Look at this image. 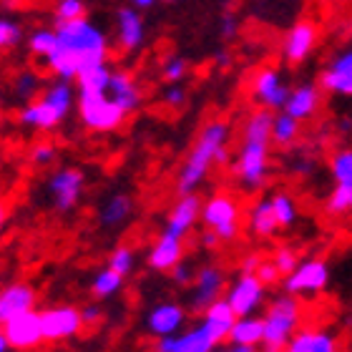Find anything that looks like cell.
I'll use <instances>...</instances> for the list:
<instances>
[{"label":"cell","instance_id":"cell-47","mask_svg":"<svg viewBox=\"0 0 352 352\" xmlns=\"http://www.w3.org/2000/svg\"><path fill=\"white\" fill-rule=\"evenodd\" d=\"M219 36L224 38V41H234V38L239 36V23H236V18L232 13H227L224 18H221V23H219Z\"/></svg>","mask_w":352,"mask_h":352},{"label":"cell","instance_id":"cell-49","mask_svg":"<svg viewBox=\"0 0 352 352\" xmlns=\"http://www.w3.org/2000/svg\"><path fill=\"white\" fill-rule=\"evenodd\" d=\"M219 242H221V236L214 232V229H206L204 227V232L199 234V244L204 247V250H217L219 247Z\"/></svg>","mask_w":352,"mask_h":352},{"label":"cell","instance_id":"cell-2","mask_svg":"<svg viewBox=\"0 0 352 352\" xmlns=\"http://www.w3.org/2000/svg\"><path fill=\"white\" fill-rule=\"evenodd\" d=\"M229 141H232V126L227 121H219V118L206 121L201 126L191 151L186 154L179 171H176V194L197 191L217 164H227Z\"/></svg>","mask_w":352,"mask_h":352},{"label":"cell","instance_id":"cell-33","mask_svg":"<svg viewBox=\"0 0 352 352\" xmlns=\"http://www.w3.org/2000/svg\"><path fill=\"white\" fill-rule=\"evenodd\" d=\"M270 199H272V209H274L279 229L294 227V221H297V217H300V209H297L294 197H289L287 191H277V194H272Z\"/></svg>","mask_w":352,"mask_h":352},{"label":"cell","instance_id":"cell-9","mask_svg":"<svg viewBox=\"0 0 352 352\" xmlns=\"http://www.w3.org/2000/svg\"><path fill=\"white\" fill-rule=\"evenodd\" d=\"M330 285V267L324 259L309 257L302 259L289 274H285V292L297 294V297H309V294H320L324 287Z\"/></svg>","mask_w":352,"mask_h":352},{"label":"cell","instance_id":"cell-25","mask_svg":"<svg viewBox=\"0 0 352 352\" xmlns=\"http://www.w3.org/2000/svg\"><path fill=\"white\" fill-rule=\"evenodd\" d=\"M131 217H133V199L129 194H124V191H116V194L106 197L103 204L98 206V224L106 229L124 227Z\"/></svg>","mask_w":352,"mask_h":352},{"label":"cell","instance_id":"cell-50","mask_svg":"<svg viewBox=\"0 0 352 352\" xmlns=\"http://www.w3.org/2000/svg\"><path fill=\"white\" fill-rule=\"evenodd\" d=\"M259 262H262V257L259 254H247V257H242V272H257Z\"/></svg>","mask_w":352,"mask_h":352},{"label":"cell","instance_id":"cell-15","mask_svg":"<svg viewBox=\"0 0 352 352\" xmlns=\"http://www.w3.org/2000/svg\"><path fill=\"white\" fill-rule=\"evenodd\" d=\"M224 285H227V279H224V272L221 267L217 264H204V267H199L197 270V277H194V289H191V307L197 309V312H204L212 302H217L219 297H224Z\"/></svg>","mask_w":352,"mask_h":352},{"label":"cell","instance_id":"cell-11","mask_svg":"<svg viewBox=\"0 0 352 352\" xmlns=\"http://www.w3.org/2000/svg\"><path fill=\"white\" fill-rule=\"evenodd\" d=\"M224 297H227V302L236 312V317L257 315L259 307H262L264 300H267V285H264L254 272H242V274L229 285Z\"/></svg>","mask_w":352,"mask_h":352},{"label":"cell","instance_id":"cell-18","mask_svg":"<svg viewBox=\"0 0 352 352\" xmlns=\"http://www.w3.org/2000/svg\"><path fill=\"white\" fill-rule=\"evenodd\" d=\"M214 347H217V340L201 322L186 327V330H179L169 338L156 340L159 352H212Z\"/></svg>","mask_w":352,"mask_h":352},{"label":"cell","instance_id":"cell-10","mask_svg":"<svg viewBox=\"0 0 352 352\" xmlns=\"http://www.w3.org/2000/svg\"><path fill=\"white\" fill-rule=\"evenodd\" d=\"M41 324H43L45 342H68L81 335L86 327L81 309L74 305H58V307L41 309Z\"/></svg>","mask_w":352,"mask_h":352},{"label":"cell","instance_id":"cell-3","mask_svg":"<svg viewBox=\"0 0 352 352\" xmlns=\"http://www.w3.org/2000/svg\"><path fill=\"white\" fill-rule=\"evenodd\" d=\"M76 101H78V91L74 88V81L56 78L41 91L38 98L23 103L18 111V124L30 131H53L71 116Z\"/></svg>","mask_w":352,"mask_h":352},{"label":"cell","instance_id":"cell-8","mask_svg":"<svg viewBox=\"0 0 352 352\" xmlns=\"http://www.w3.org/2000/svg\"><path fill=\"white\" fill-rule=\"evenodd\" d=\"M201 224L214 229L221 236V242H234L242 227V209L232 194L217 191L201 201Z\"/></svg>","mask_w":352,"mask_h":352},{"label":"cell","instance_id":"cell-24","mask_svg":"<svg viewBox=\"0 0 352 352\" xmlns=\"http://www.w3.org/2000/svg\"><path fill=\"white\" fill-rule=\"evenodd\" d=\"M236 322V312L232 309V305L227 302V297H219L217 302H212L209 307L201 312V324L212 332V338L217 340V345L227 342L229 332Z\"/></svg>","mask_w":352,"mask_h":352},{"label":"cell","instance_id":"cell-5","mask_svg":"<svg viewBox=\"0 0 352 352\" xmlns=\"http://www.w3.org/2000/svg\"><path fill=\"white\" fill-rule=\"evenodd\" d=\"M76 106H78V118H81V124L94 133L116 131L118 126L131 116V113L111 96L109 88H106V91L78 88V101H76Z\"/></svg>","mask_w":352,"mask_h":352},{"label":"cell","instance_id":"cell-20","mask_svg":"<svg viewBox=\"0 0 352 352\" xmlns=\"http://www.w3.org/2000/svg\"><path fill=\"white\" fill-rule=\"evenodd\" d=\"M320 88L335 96H352V48L340 51L324 66L320 76Z\"/></svg>","mask_w":352,"mask_h":352},{"label":"cell","instance_id":"cell-54","mask_svg":"<svg viewBox=\"0 0 352 352\" xmlns=\"http://www.w3.org/2000/svg\"><path fill=\"white\" fill-rule=\"evenodd\" d=\"M8 219V209H6V201L0 199V232H3V224H6Z\"/></svg>","mask_w":352,"mask_h":352},{"label":"cell","instance_id":"cell-29","mask_svg":"<svg viewBox=\"0 0 352 352\" xmlns=\"http://www.w3.org/2000/svg\"><path fill=\"white\" fill-rule=\"evenodd\" d=\"M264 340V320L257 315L236 317L234 327L229 332V345H250L259 347Z\"/></svg>","mask_w":352,"mask_h":352},{"label":"cell","instance_id":"cell-48","mask_svg":"<svg viewBox=\"0 0 352 352\" xmlns=\"http://www.w3.org/2000/svg\"><path fill=\"white\" fill-rule=\"evenodd\" d=\"M101 305H83L81 307V317H83V324L86 327H94V324L101 322Z\"/></svg>","mask_w":352,"mask_h":352},{"label":"cell","instance_id":"cell-57","mask_svg":"<svg viewBox=\"0 0 352 352\" xmlns=\"http://www.w3.org/2000/svg\"><path fill=\"white\" fill-rule=\"evenodd\" d=\"M169 3H174V0H169Z\"/></svg>","mask_w":352,"mask_h":352},{"label":"cell","instance_id":"cell-31","mask_svg":"<svg viewBox=\"0 0 352 352\" xmlns=\"http://www.w3.org/2000/svg\"><path fill=\"white\" fill-rule=\"evenodd\" d=\"M302 121L289 116L287 111H274V121H272V144L279 148H289L300 139Z\"/></svg>","mask_w":352,"mask_h":352},{"label":"cell","instance_id":"cell-28","mask_svg":"<svg viewBox=\"0 0 352 352\" xmlns=\"http://www.w3.org/2000/svg\"><path fill=\"white\" fill-rule=\"evenodd\" d=\"M338 338L324 330H297L289 340L287 350L289 352H335L338 350Z\"/></svg>","mask_w":352,"mask_h":352},{"label":"cell","instance_id":"cell-6","mask_svg":"<svg viewBox=\"0 0 352 352\" xmlns=\"http://www.w3.org/2000/svg\"><path fill=\"white\" fill-rule=\"evenodd\" d=\"M270 141H250L242 139V146L234 159V176L247 191H259L270 179L272 156Z\"/></svg>","mask_w":352,"mask_h":352},{"label":"cell","instance_id":"cell-19","mask_svg":"<svg viewBox=\"0 0 352 352\" xmlns=\"http://www.w3.org/2000/svg\"><path fill=\"white\" fill-rule=\"evenodd\" d=\"M199 219H201V199H199L197 191L179 194L176 204L171 206L169 217H166L164 229H169L176 236H186L199 224Z\"/></svg>","mask_w":352,"mask_h":352},{"label":"cell","instance_id":"cell-41","mask_svg":"<svg viewBox=\"0 0 352 352\" xmlns=\"http://www.w3.org/2000/svg\"><path fill=\"white\" fill-rule=\"evenodd\" d=\"M86 0H58L53 8V15H56V23L76 21V18L86 15Z\"/></svg>","mask_w":352,"mask_h":352},{"label":"cell","instance_id":"cell-38","mask_svg":"<svg viewBox=\"0 0 352 352\" xmlns=\"http://www.w3.org/2000/svg\"><path fill=\"white\" fill-rule=\"evenodd\" d=\"M18 43H23L21 23L8 18V15H0V51H10Z\"/></svg>","mask_w":352,"mask_h":352},{"label":"cell","instance_id":"cell-1","mask_svg":"<svg viewBox=\"0 0 352 352\" xmlns=\"http://www.w3.org/2000/svg\"><path fill=\"white\" fill-rule=\"evenodd\" d=\"M58 43L45 60V68L56 78L76 81L91 66L106 63L111 53L109 38L88 15L58 23Z\"/></svg>","mask_w":352,"mask_h":352},{"label":"cell","instance_id":"cell-37","mask_svg":"<svg viewBox=\"0 0 352 352\" xmlns=\"http://www.w3.org/2000/svg\"><path fill=\"white\" fill-rule=\"evenodd\" d=\"M352 209V186H342L335 184V189L330 191V197L324 201V212L330 217H342Z\"/></svg>","mask_w":352,"mask_h":352},{"label":"cell","instance_id":"cell-42","mask_svg":"<svg viewBox=\"0 0 352 352\" xmlns=\"http://www.w3.org/2000/svg\"><path fill=\"white\" fill-rule=\"evenodd\" d=\"M28 159L33 166L43 169V166H51V164L58 159V148H56L53 141H41V144H36V146L30 148Z\"/></svg>","mask_w":352,"mask_h":352},{"label":"cell","instance_id":"cell-36","mask_svg":"<svg viewBox=\"0 0 352 352\" xmlns=\"http://www.w3.org/2000/svg\"><path fill=\"white\" fill-rule=\"evenodd\" d=\"M330 174L335 184L352 186V148H340L330 159Z\"/></svg>","mask_w":352,"mask_h":352},{"label":"cell","instance_id":"cell-30","mask_svg":"<svg viewBox=\"0 0 352 352\" xmlns=\"http://www.w3.org/2000/svg\"><path fill=\"white\" fill-rule=\"evenodd\" d=\"M272 121H274V111L257 106L242 124V139L250 141H270L272 144Z\"/></svg>","mask_w":352,"mask_h":352},{"label":"cell","instance_id":"cell-14","mask_svg":"<svg viewBox=\"0 0 352 352\" xmlns=\"http://www.w3.org/2000/svg\"><path fill=\"white\" fill-rule=\"evenodd\" d=\"M3 330H6V338L10 342V350H33L41 342H45L41 312H36V309H28V312L10 317L3 324Z\"/></svg>","mask_w":352,"mask_h":352},{"label":"cell","instance_id":"cell-35","mask_svg":"<svg viewBox=\"0 0 352 352\" xmlns=\"http://www.w3.org/2000/svg\"><path fill=\"white\" fill-rule=\"evenodd\" d=\"M41 91H43V78L36 71H21L13 83V96L21 103H28L33 98H38Z\"/></svg>","mask_w":352,"mask_h":352},{"label":"cell","instance_id":"cell-13","mask_svg":"<svg viewBox=\"0 0 352 352\" xmlns=\"http://www.w3.org/2000/svg\"><path fill=\"white\" fill-rule=\"evenodd\" d=\"M184 324H186V309H184V305H179L174 300L159 302L144 317V330L154 340L176 335L179 330H184Z\"/></svg>","mask_w":352,"mask_h":352},{"label":"cell","instance_id":"cell-22","mask_svg":"<svg viewBox=\"0 0 352 352\" xmlns=\"http://www.w3.org/2000/svg\"><path fill=\"white\" fill-rule=\"evenodd\" d=\"M182 259H184V236L171 234L169 229H164L162 234L156 236L154 247L146 254L148 270L154 272H171V267L179 264Z\"/></svg>","mask_w":352,"mask_h":352},{"label":"cell","instance_id":"cell-12","mask_svg":"<svg viewBox=\"0 0 352 352\" xmlns=\"http://www.w3.org/2000/svg\"><path fill=\"white\" fill-rule=\"evenodd\" d=\"M289 91H292V88L285 81V76L272 66L259 68L257 74H254V78H252V98H254L259 106H264V109L282 111L287 98H289Z\"/></svg>","mask_w":352,"mask_h":352},{"label":"cell","instance_id":"cell-55","mask_svg":"<svg viewBox=\"0 0 352 352\" xmlns=\"http://www.w3.org/2000/svg\"><path fill=\"white\" fill-rule=\"evenodd\" d=\"M229 350H232V352H254L257 347H250V345H229Z\"/></svg>","mask_w":352,"mask_h":352},{"label":"cell","instance_id":"cell-43","mask_svg":"<svg viewBox=\"0 0 352 352\" xmlns=\"http://www.w3.org/2000/svg\"><path fill=\"white\" fill-rule=\"evenodd\" d=\"M272 262L277 264V270L282 272V277L285 274H289V272L300 264V257H297V252L289 250V247H279L277 252H274V257H272Z\"/></svg>","mask_w":352,"mask_h":352},{"label":"cell","instance_id":"cell-27","mask_svg":"<svg viewBox=\"0 0 352 352\" xmlns=\"http://www.w3.org/2000/svg\"><path fill=\"white\" fill-rule=\"evenodd\" d=\"M247 227L259 239H270V236L277 234L279 224H277V217H274V209H272L270 197H262L252 204L250 217H247Z\"/></svg>","mask_w":352,"mask_h":352},{"label":"cell","instance_id":"cell-16","mask_svg":"<svg viewBox=\"0 0 352 352\" xmlns=\"http://www.w3.org/2000/svg\"><path fill=\"white\" fill-rule=\"evenodd\" d=\"M317 25L312 21H300L294 23L292 28L287 30L285 41H282V58L289 66H300L312 56L317 45Z\"/></svg>","mask_w":352,"mask_h":352},{"label":"cell","instance_id":"cell-34","mask_svg":"<svg viewBox=\"0 0 352 352\" xmlns=\"http://www.w3.org/2000/svg\"><path fill=\"white\" fill-rule=\"evenodd\" d=\"M56 43H58V30L53 28H36L25 41L30 56H36V58H48L53 48H56Z\"/></svg>","mask_w":352,"mask_h":352},{"label":"cell","instance_id":"cell-7","mask_svg":"<svg viewBox=\"0 0 352 352\" xmlns=\"http://www.w3.org/2000/svg\"><path fill=\"white\" fill-rule=\"evenodd\" d=\"M86 191V174L78 166H60L45 179V199L53 212L71 214L78 209Z\"/></svg>","mask_w":352,"mask_h":352},{"label":"cell","instance_id":"cell-53","mask_svg":"<svg viewBox=\"0 0 352 352\" xmlns=\"http://www.w3.org/2000/svg\"><path fill=\"white\" fill-rule=\"evenodd\" d=\"M10 350V342L6 338V330H3V324H0V352H8Z\"/></svg>","mask_w":352,"mask_h":352},{"label":"cell","instance_id":"cell-21","mask_svg":"<svg viewBox=\"0 0 352 352\" xmlns=\"http://www.w3.org/2000/svg\"><path fill=\"white\" fill-rule=\"evenodd\" d=\"M38 292L28 282H13L0 289V324H6L10 317L36 309Z\"/></svg>","mask_w":352,"mask_h":352},{"label":"cell","instance_id":"cell-58","mask_svg":"<svg viewBox=\"0 0 352 352\" xmlns=\"http://www.w3.org/2000/svg\"><path fill=\"white\" fill-rule=\"evenodd\" d=\"M350 212H352V209H350Z\"/></svg>","mask_w":352,"mask_h":352},{"label":"cell","instance_id":"cell-39","mask_svg":"<svg viewBox=\"0 0 352 352\" xmlns=\"http://www.w3.org/2000/svg\"><path fill=\"white\" fill-rule=\"evenodd\" d=\"M189 74V63L182 56H166L162 63V78L166 83H182Z\"/></svg>","mask_w":352,"mask_h":352},{"label":"cell","instance_id":"cell-44","mask_svg":"<svg viewBox=\"0 0 352 352\" xmlns=\"http://www.w3.org/2000/svg\"><path fill=\"white\" fill-rule=\"evenodd\" d=\"M162 103L166 109H182L186 103V91H184L182 83H166L162 94Z\"/></svg>","mask_w":352,"mask_h":352},{"label":"cell","instance_id":"cell-4","mask_svg":"<svg viewBox=\"0 0 352 352\" xmlns=\"http://www.w3.org/2000/svg\"><path fill=\"white\" fill-rule=\"evenodd\" d=\"M264 320V340L262 347L270 352L287 350L289 340L302 324V302L297 294H279L270 302L267 312L262 315Z\"/></svg>","mask_w":352,"mask_h":352},{"label":"cell","instance_id":"cell-56","mask_svg":"<svg viewBox=\"0 0 352 352\" xmlns=\"http://www.w3.org/2000/svg\"><path fill=\"white\" fill-rule=\"evenodd\" d=\"M21 3H23V0H0V6H3V8H18Z\"/></svg>","mask_w":352,"mask_h":352},{"label":"cell","instance_id":"cell-51","mask_svg":"<svg viewBox=\"0 0 352 352\" xmlns=\"http://www.w3.org/2000/svg\"><path fill=\"white\" fill-rule=\"evenodd\" d=\"M129 3H131V6H136L139 10H148V8H154L159 0H129Z\"/></svg>","mask_w":352,"mask_h":352},{"label":"cell","instance_id":"cell-52","mask_svg":"<svg viewBox=\"0 0 352 352\" xmlns=\"http://www.w3.org/2000/svg\"><path fill=\"white\" fill-rule=\"evenodd\" d=\"M229 60H232V56H229L227 51H219V53H217V63H219V66L227 68V66H229Z\"/></svg>","mask_w":352,"mask_h":352},{"label":"cell","instance_id":"cell-26","mask_svg":"<svg viewBox=\"0 0 352 352\" xmlns=\"http://www.w3.org/2000/svg\"><path fill=\"white\" fill-rule=\"evenodd\" d=\"M111 96L116 98L121 106H124L129 113H133V111H139L141 106V98H144V94H141L139 88V81L133 78L129 71H113V76H111V86H109Z\"/></svg>","mask_w":352,"mask_h":352},{"label":"cell","instance_id":"cell-23","mask_svg":"<svg viewBox=\"0 0 352 352\" xmlns=\"http://www.w3.org/2000/svg\"><path fill=\"white\" fill-rule=\"evenodd\" d=\"M320 106H322V88L315 83H300L289 91V98L282 111H287L297 121H309V118H315Z\"/></svg>","mask_w":352,"mask_h":352},{"label":"cell","instance_id":"cell-40","mask_svg":"<svg viewBox=\"0 0 352 352\" xmlns=\"http://www.w3.org/2000/svg\"><path fill=\"white\" fill-rule=\"evenodd\" d=\"M109 267H113V270L121 272L124 277H129V274L136 270V252H133L131 247H116V250L111 252Z\"/></svg>","mask_w":352,"mask_h":352},{"label":"cell","instance_id":"cell-45","mask_svg":"<svg viewBox=\"0 0 352 352\" xmlns=\"http://www.w3.org/2000/svg\"><path fill=\"white\" fill-rule=\"evenodd\" d=\"M171 279H174V285H179V287H189V285H194V277H197V270L191 267V264H186L182 259L179 264H174L171 267Z\"/></svg>","mask_w":352,"mask_h":352},{"label":"cell","instance_id":"cell-32","mask_svg":"<svg viewBox=\"0 0 352 352\" xmlns=\"http://www.w3.org/2000/svg\"><path fill=\"white\" fill-rule=\"evenodd\" d=\"M124 274L116 272L113 267H103L94 274L91 279V294H94L96 300H111V297H116L121 289H124Z\"/></svg>","mask_w":352,"mask_h":352},{"label":"cell","instance_id":"cell-17","mask_svg":"<svg viewBox=\"0 0 352 352\" xmlns=\"http://www.w3.org/2000/svg\"><path fill=\"white\" fill-rule=\"evenodd\" d=\"M116 38L118 48L126 53L141 51V45L146 41V25H144L141 10L131 3L116 8Z\"/></svg>","mask_w":352,"mask_h":352},{"label":"cell","instance_id":"cell-46","mask_svg":"<svg viewBox=\"0 0 352 352\" xmlns=\"http://www.w3.org/2000/svg\"><path fill=\"white\" fill-rule=\"evenodd\" d=\"M254 274H257V277L262 279V282H264V285H267V287H270V285H277L279 277H282V272L277 270V264L272 262V259H270V262H264V259H262Z\"/></svg>","mask_w":352,"mask_h":352}]
</instances>
